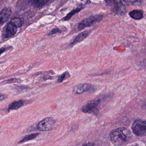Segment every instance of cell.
<instances>
[{"label":"cell","instance_id":"6da1fadb","mask_svg":"<svg viewBox=\"0 0 146 146\" xmlns=\"http://www.w3.org/2000/svg\"><path fill=\"white\" fill-rule=\"evenodd\" d=\"M130 134V131L126 128H118L113 130L110 133L111 141L115 146H120L129 139Z\"/></svg>","mask_w":146,"mask_h":146},{"label":"cell","instance_id":"7a4b0ae2","mask_svg":"<svg viewBox=\"0 0 146 146\" xmlns=\"http://www.w3.org/2000/svg\"><path fill=\"white\" fill-rule=\"evenodd\" d=\"M103 18V16L101 14L94 15L82 20L78 24V30H81L86 27H90L95 24L100 22Z\"/></svg>","mask_w":146,"mask_h":146},{"label":"cell","instance_id":"3957f363","mask_svg":"<svg viewBox=\"0 0 146 146\" xmlns=\"http://www.w3.org/2000/svg\"><path fill=\"white\" fill-rule=\"evenodd\" d=\"M105 2L110 7L112 12L115 15L122 16L126 13V7L122 1H108Z\"/></svg>","mask_w":146,"mask_h":146},{"label":"cell","instance_id":"277c9868","mask_svg":"<svg viewBox=\"0 0 146 146\" xmlns=\"http://www.w3.org/2000/svg\"><path fill=\"white\" fill-rule=\"evenodd\" d=\"M133 133L137 136L144 137L146 135V121L137 120L133 123L131 127Z\"/></svg>","mask_w":146,"mask_h":146},{"label":"cell","instance_id":"5b68a950","mask_svg":"<svg viewBox=\"0 0 146 146\" xmlns=\"http://www.w3.org/2000/svg\"><path fill=\"white\" fill-rule=\"evenodd\" d=\"M55 123V120L53 118L48 117L42 120L37 125V129L42 131L50 130L53 127Z\"/></svg>","mask_w":146,"mask_h":146},{"label":"cell","instance_id":"8992f818","mask_svg":"<svg viewBox=\"0 0 146 146\" xmlns=\"http://www.w3.org/2000/svg\"><path fill=\"white\" fill-rule=\"evenodd\" d=\"M95 91L94 87L89 84H79L74 88L73 92L75 94H80L85 92L92 93Z\"/></svg>","mask_w":146,"mask_h":146},{"label":"cell","instance_id":"52a82bcc","mask_svg":"<svg viewBox=\"0 0 146 146\" xmlns=\"http://www.w3.org/2000/svg\"><path fill=\"white\" fill-rule=\"evenodd\" d=\"M100 100H94L88 102L82 107V111L85 113L91 114L94 112L100 104Z\"/></svg>","mask_w":146,"mask_h":146},{"label":"cell","instance_id":"ba28073f","mask_svg":"<svg viewBox=\"0 0 146 146\" xmlns=\"http://www.w3.org/2000/svg\"><path fill=\"white\" fill-rule=\"evenodd\" d=\"M17 27L11 22L8 23L4 31L3 35L5 38H9L15 34L17 31Z\"/></svg>","mask_w":146,"mask_h":146},{"label":"cell","instance_id":"9c48e42d","mask_svg":"<svg viewBox=\"0 0 146 146\" xmlns=\"http://www.w3.org/2000/svg\"><path fill=\"white\" fill-rule=\"evenodd\" d=\"M12 14L11 9L5 7L0 13V24L6 22L9 19Z\"/></svg>","mask_w":146,"mask_h":146},{"label":"cell","instance_id":"30bf717a","mask_svg":"<svg viewBox=\"0 0 146 146\" xmlns=\"http://www.w3.org/2000/svg\"><path fill=\"white\" fill-rule=\"evenodd\" d=\"M89 34H90V32L88 30H85V31H83L79 34L72 41V42L70 44V46L73 47V46H75L77 43L83 41L88 36Z\"/></svg>","mask_w":146,"mask_h":146},{"label":"cell","instance_id":"8fae6325","mask_svg":"<svg viewBox=\"0 0 146 146\" xmlns=\"http://www.w3.org/2000/svg\"><path fill=\"white\" fill-rule=\"evenodd\" d=\"M52 2L50 1L46 0H38V1H30L29 3L32 6L37 8H41Z\"/></svg>","mask_w":146,"mask_h":146},{"label":"cell","instance_id":"7c38bea8","mask_svg":"<svg viewBox=\"0 0 146 146\" xmlns=\"http://www.w3.org/2000/svg\"><path fill=\"white\" fill-rule=\"evenodd\" d=\"M130 17L135 20H140L143 17V12L141 10H135L130 12L129 13Z\"/></svg>","mask_w":146,"mask_h":146},{"label":"cell","instance_id":"4fadbf2b","mask_svg":"<svg viewBox=\"0 0 146 146\" xmlns=\"http://www.w3.org/2000/svg\"><path fill=\"white\" fill-rule=\"evenodd\" d=\"M23 104L24 102L22 100H19L16 102H13L12 103L9 105L8 111L17 110L21 107L23 105Z\"/></svg>","mask_w":146,"mask_h":146},{"label":"cell","instance_id":"5bb4252c","mask_svg":"<svg viewBox=\"0 0 146 146\" xmlns=\"http://www.w3.org/2000/svg\"><path fill=\"white\" fill-rule=\"evenodd\" d=\"M83 8H84V7H79V8L78 7V8H76V9H74L73 11H71L70 12H69V13H68L67 16H65L64 17H63L62 19V20H64V21H68L70 18H71L73 16L75 15L76 13H78L81 11Z\"/></svg>","mask_w":146,"mask_h":146},{"label":"cell","instance_id":"9a60e30c","mask_svg":"<svg viewBox=\"0 0 146 146\" xmlns=\"http://www.w3.org/2000/svg\"><path fill=\"white\" fill-rule=\"evenodd\" d=\"M39 135H40V133H34V134H30V135L26 136L21 141L19 142L18 143H23L26 142L28 141H29L30 140L35 139Z\"/></svg>","mask_w":146,"mask_h":146},{"label":"cell","instance_id":"2e32d148","mask_svg":"<svg viewBox=\"0 0 146 146\" xmlns=\"http://www.w3.org/2000/svg\"><path fill=\"white\" fill-rule=\"evenodd\" d=\"M11 22L15 24L17 28H20L23 24L24 21V19L21 18L16 17L13 18Z\"/></svg>","mask_w":146,"mask_h":146},{"label":"cell","instance_id":"e0dca14e","mask_svg":"<svg viewBox=\"0 0 146 146\" xmlns=\"http://www.w3.org/2000/svg\"><path fill=\"white\" fill-rule=\"evenodd\" d=\"M70 76L71 75H70V74L68 71L64 72V73L58 76L57 80V83H61L65 79H67L69 78Z\"/></svg>","mask_w":146,"mask_h":146},{"label":"cell","instance_id":"ac0fdd59","mask_svg":"<svg viewBox=\"0 0 146 146\" xmlns=\"http://www.w3.org/2000/svg\"><path fill=\"white\" fill-rule=\"evenodd\" d=\"M61 33L62 30L58 28H55L53 29L50 31V32L48 34V35H52L54 34H61Z\"/></svg>","mask_w":146,"mask_h":146},{"label":"cell","instance_id":"d6986e66","mask_svg":"<svg viewBox=\"0 0 146 146\" xmlns=\"http://www.w3.org/2000/svg\"><path fill=\"white\" fill-rule=\"evenodd\" d=\"M11 47H9L7 48H2L0 49V55L4 53V52H5L9 50L10 49H11Z\"/></svg>","mask_w":146,"mask_h":146},{"label":"cell","instance_id":"ffe728a7","mask_svg":"<svg viewBox=\"0 0 146 146\" xmlns=\"http://www.w3.org/2000/svg\"><path fill=\"white\" fill-rule=\"evenodd\" d=\"M82 146H95V144L91 142L83 144Z\"/></svg>","mask_w":146,"mask_h":146},{"label":"cell","instance_id":"44dd1931","mask_svg":"<svg viewBox=\"0 0 146 146\" xmlns=\"http://www.w3.org/2000/svg\"><path fill=\"white\" fill-rule=\"evenodd\" d=\"M6 98L5 96L2 94H0V101H2L4 100Z\"/></svg>","mask_w":146,"mask_h":146},{"label":"cell","instance_id":"7402d4cb","mask_svg":"<svg viewBox=\"0 0 146 146\" xmlns=\"http://www.w3.org/2000/svg\"><path fill=\"white\" fill-rule=\"evenodd\" d=\"M139 146V145L137 144V143H135V144H132V145H131V146Z\"/></svg>","mask_w":146,"mask_h":146}]
</instances>
